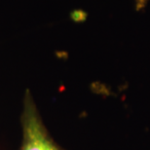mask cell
I'll list each match as a JSON object with an SVG mask.
<instances>
[{
  "mask_svg": "<svg viewBox=\"0 0 150 150\" xmlns=\"http://www.w3.org/2000/svg\"><path fill=\"white\" fill-rule=\"evenodd\" d=\"M21 126L22 143L19 150H65L51 137L29 90L23 95Z\"/></svg>",
  "mask_w": 150,
  "mask_h": 150,
  "instance_id": "6da1fadb",
  "label": "cell"
}]
</instances>
